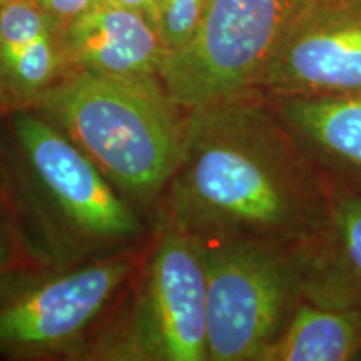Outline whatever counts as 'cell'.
Here are the masks:
<instances>
[{"mask_svg": "<svg viewBox=\"0 0 361 361\" xmlns=\"http://www.w3.org/2000/svg\"><path fill=\"white\" fill-rule=\"evenodd\" d=\"M171 180V228L202 245L300 247L328 224L331 183L259 92L188 111Z\"/></svg>", "mask_w": 361, "mask_h": 361, "instance_id": "6da1fadb", "label": "cell"}, {"mask_svg": "<svg viewBox=\"0 0 361 361\" xmlns=\"http://www.w3.org/2000/svg\"><path fill=\"white\" fill-rule=\"evenodd\" d=\"M34 109L52 121L112 184L146 200L173 179L188 116L159 78H112L74 71Z\"/></svg>", "mask_w": 361, "mask_h": 361, "instance_id": "7a4b0ae2", "label": "cell"}, {"mask_svg": "<svg viewBox=\"0 0 361 361\" xmlns=\"http://www.w3.org/2000/svg\"><path fill=\"white\" fill-rule=\"evenodd\" d=\"M202 246L207 360L263 361L303 301L298 247L259 241Z\"/></svg>", "mask_w": 361, "mask_h": 361, "instance_id": "3957f363", "label": "cell"}, {"mask_svg": "<svg viewBox=\"0 0 361 361\" xmlns=\"http://www.w3.org/2000/svg\"><path fill=\"white\" fill-rule=\"evenodd\" d=\"M296 0H211L192 39L171 52L159 74L183 109L256 92Z\"/></svg>", "mask_w": 361, "mask_h": 361, "instance_id": "277c9868", "label": "cell"}, {"mask_svg": "<svg viewBox=\"0 0 361 361\" xmlns=\"http://www.w3.org/2000/svg\"><path fill=\"white\" fill-rule=\"evenodd\" d=\"M256 92L271 99L361 92L360 4L296 0Z\"/></svg>", "mask_w": 361, "mask_h": 361, "instance_id": "5b68a950", "label": "cell"}, {"mask_svg": "<svg viewBox=\"0 0 361 361\" xmlns=\"http://www.w3.org/2000/svg\"><path fill=\"white\" fill-rule=\"evenodd\" d=\"M206 261L196 238L171 228L149 264L126 358L206 361Z\"/></svg>", "mask_w": 361, "mask_h": 361, "instance_id": "8992f818", "label": "cell"}, {"mask_svg": "<svg viewBox=\"0 0 361 361\" xmlns=\"http://www.w3.org/2000/svg\"><path fill=\"white\" fill-rule=\"evenodd\" d=\"M13 128L40 184L75 228L101 239L139 233L137 216L117 196L109 178L47 117L16 111Z\"/></svg>", "mask_w": 361, "mask_h": 361, "instance_id": "52a82bcc", "label": "cell"}, {"mask_svg": "<svg viewBox=\"0 0 361 361\" xmlns=\"http://www.w3.org/2000/svg\"><path fill=\"white\" fill-rule=\"evenodd\" d=\"M109 261L44 281L0 306V355L62 351L79 341L129 274Z\"/></svg>", "mask_w": 361, "mask_h": 361, "instance_id": "ba28073f", "label": "cell"}, {"mask_svg": "<svg viewBox=\"0 0 361 361\" xmlns=\"http://www.w3.org/2000/svg\"><path fill=\"white\" fill-rule=\"evenodd\" d=\"M69 72L112 78H159L169 56L147 17L99 0L61 34Z\"/></svg>", "mask_w": 361, "mask_h": 361, "instance_id": "9c48e42d", "label": "cell"}, {"mask_svg": "<svg viewBox=\"0 0 361 361\" xmlns=\"http://www.w3.org/2000/svg\"><path fill=\"white\" fill-rule=\"evenodd\" d=\"M67 74L61 34L34 0L0 4V106L34 107Z\"/></svg>", "mask_w": 361, "mask_h": 361, "instance_id": "30bf717a", "label": "cell"}, {"mask_svg": "<svg viewBox=\"0 0 361 361\" xmlns=\"http://www.w3.org/2000/svg\"><path fill=\"white\" fill-rule=\"evenodd\" d=\"M303 300L361 310V194L331 183L326 228L298 247Z\"/></svg>", "mask_w": 361, "mask_h": 361, "instance_id": "8fae6325", "label": "cell"}, {"mask_svg": "<svg viewBox=\"0 0 361 361\" xmlns=\"http://www.w3.org/2000/svg\"><path fill=\"white\" fill-rule=\"evenodd\" d=\"M266 99L329 183L361 194V92Z\"/></svg>", "mask_w": 361, "mask_h": 361, "instance_id": "7c38bea8", "label": "cell"}, {"mask_svg": "<svg viewBox=\"0 0 361 361\" xmlns=\"http://www.w3.org/2000/svg\"><path fill=\"white\" fill-rule=\"evenodd\" d=\"M361 358V310L303 300L263 361H351Z\"/></svg>", "mask_w": 361, "mask_h": 361, "instance_id": "4fadbf2b", "label": "cell"}, {"mask_svg": "<svg viewBox=\"0 0 361 361\" xmlns=\"http://www.w3.org/2000/svg\"><path fill=\"white\" fill-rule=\"evenodd\" d=\"M211 0H161L157 29L169 54L179 51L196 34Z\"/></svg>", "mask_w": 361, "mask_h": 361, "instance_id": "5bb4252c", "label": "cell"}, {"mask_svg": "<svg viewBox=\"0 0 361 361\" xmlns=\"http://www.w3.org/2000/svg\"><path fill=\"white\" fill-rule=\"evenodd\" d=\"M59 34L66 30L78 17L94 7L99 0H34Z\"/></svg>", "mask_w": 361, "mask_h": 361, "instance_id": "9a60e30c", "label": "cell"}, {"mask_svg": "<svg viewBox=\"0 0 361 361\" xmlns=\"http://www.w3.org/2000/svg\"><path fill=\"white\" fill-rule=\"evenodd\" d=\"M106 2L114 4V6L129 8V11H134L141 16L147 17L152 24H156L159 20V7L161 0H106Z\"/></svg>", "mask_w": 361, "mask_h": 361, "instance_id": "2e32d148", "label": "cell"}, {"mask_svg": "<svg viewBox=\"0 0 361 361\" xmlns=\"http://www.w3.org/2000/svg\"><path fill=\"white\" fill-rule=\"evenodd\" d=\"M8 259V245H7V239L4 236V233L0 231V269L7 264Z\"/></svg>", "mask_w": 361, "mask_h": 361, "instance_id": "e0dca14e", "label": "cell"}, {"mask_svg": "<svg viewBox=\"0 0 361 361\" xmlns=\"http://www.w3.org/2000/svg\"><path fill=\"white\" fill-rule=\"evenodd\" d=\"M345 2H351V4H360V6H361V0H345Z\"/></svg>", "mask_w": 361, "mask_h": 361, "instance_id": "ac0fdd59", "label": "cell"}, {"mask_svg": "<svg viewBox=\"0 0 361 361\" xmlns=\"http://www.w3.org/2000/svg\"><path fill=\"white\" fill-rule=\"evenodd\" d=\"M2 2H6V0H0V4H2Z\"/></svg>", "mask_w": 361, "mask_h": 361, "instance_id": "d6986e66", "label": "cell"}, {"mask_svg": "<svg viewBox=\"0 0 361 361\" xmlns=\"http://www.w3.org/2000/svg\"><path fill=\"white\" fill-rule=\"evenodd\" d=\"M360 360H361V358H360Z\"/></svg>", "mask_w": 361, "mask_h": 361, "instance_id": "ffe728a7", "label": "cell"}]
</instances>
